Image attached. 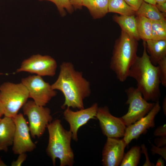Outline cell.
<instances>
[{"label": "cell", "instance_id": "29", "mask_svg": "<svg viewBox=\"0 0 166 166\" xmlns=\"http://www.w3.org/2000/svg\"><path fill=\"white\" fill-rule=\"evenodd\" d=\"M153 134L156 137L166 136V125L165 124L159 126L155 130Z\"/></svg>", "mask_w": 166, "mask_h": 166}, {"label": "cell", "instance_id": "14", "mask_svg": "<svg viewBox=\"0 0 166 166\" xmlns=\"http://www.w3.org/2000/svg\"><path fill=\"white\" fill-rule=\"evenodd\" d=\"M127 146L123 139L107 137L102 153L101 161L103 165H120Z\"/></svg>", "mask_w": 166, "mask_h": 166}, {"label": "cell", "instance_id": "20", "mask_svg": "<svg viewBox=\"0 0 166 166\" xmlns=\"http://www.w3.org/2000/svg\"><path fill=\"white\" fill-rule=\"evenodd\" d=\"M137 30L139 37L143 41L151 39V20L143 16L137 15L136 17Z\"/></svg>", "mask_w": 166, "mask_h": 166}, {"label": "cell", "instance_id": "10", "mask_svg": "<svg viewBox=\"0 0 166 166\" xmlns=\"http://www.w3.org/2000/svg\"><path fill=\"white\" fill-rule=\"evenodd\" d=\"M15 130L12 145V151L15 154L33 151L36 145L32 141L29 126L23 115L18 113L13 118Z\"/></svg>", "mask_w": 166, "mask_h": 166}, {"label": "cell", "instance_id": "23", "mask_svg": "<svg viewBox=\"0 0 166 166\" xmlns=\"http://www.w3.org/2000/svg\"><path fill=\"white\" fill-rule=\"evenodd\" d=\"M151 20L152 25L151 39L166 40V19Z\"/></svg>", "mask_w": 166, "mask_h": 166}, {"label": "cell", "instance_id": "39", "mask_svg": "<svg viewBox=\"0 0 166 166\" xmlns=\"http://www.w3.org/2000/svg\"><path fill=\"white\" fill-rule=\"evenodd\" d=\"M6 164L2 160L1 158L0 157V166H6Z\"/></svg>", "mask_w": 166, "mask_h": 166}, {"label": "cell", "instance_id": "40", "mask_svg": "<svg viewBox=\"0 0 166 166\" xmlns=\"http://www.w3.org/2000/svg\"><path fill=\"white\" fill-rule=\"evenodd\" d=\"M3 74L2 73H0V75Z\"/></svg>", "mask_w": 166, "mask_h": 166}, {"label": "cell", "instance_id": "1", "mask_svg": "<svg viewBox=\"0 0 166 166\" xmlns=\"http://www.w3.org/2000/svg\"><path fill=\"white\" fill-rule=\"evenodd\" d=\"M60 68L58 77L51 85L53 89L60 91L64 96L65 101L61 108L84 109V100L91 93L89 82L81 72L75 69L70 62H62Z\"/></svg>", "mask_w": 166, "mask_h": 166}, {"label": "cell", "instance_id": "3", "mask_svg": "<svg viewBox=\"0 0 166 166\" xmlns=\"http://www.w3.org/2000/svg\"><path fill=\"white\" fill-rule=\"evenodd\" d=\"M49 135L46 149L53 165L58 158L60 166H72L74 163V155L71 146L72 132L65 130L60 120L56 119L49 124L47 128Z\"/></svg>", "mask_w": 166, "mask_h": 166}, {"label": "cell", "instance_id": "4", "mask_svg": "<svg viewBox=\"0 0 166 166\" xmlns=\"http://www.w3.org/2000/svg\"><path fill=\"white\" fill-rule=\"evenodd\" d=\"M137 41L121 30L120 37L115 43L110 67L120 82L125 81L128 77L129 69L138 56Z\"/></svg>", "mask_w": 166, "mask_h": 166}, {"label": "cell", "instance_id": "6", "mask_svg": "<svg viewBox=\"0 0 166 166\" xmlns=\"http://www.w3.org/2000/svg\"><path fill=\"white\" fill-rule=\"evenodd\" d=\"M24 115L28 117L30 134L39 138L44 134L53 117L48 107L36 104L33 101H27L22 107Z\"/></svg>", "mask_w": 166, "mask_h": 166}, {"label": "cell", "instance_id": "41", "mask_svg": "<svg viewBox=\"0 0 166 166\" xmlns=\"http://www.w3.org/2000/svg\"><path fill=\"white\" fill-rule=\"evenodd\" d=\"M1 118H0V119Z\"/></svg>", "mask_w": 166, "mask_h": 166}, {"label": "cell", "instance_id": "16", "mask_svg": "<svg viewBox=\"0 0 166 166\" xmlns=\"http://www.w3.org/2000/svg\"><path fill=\"white\" fill-rule=\"evenodd\" d=\"M145 41L150 60L153 65H157L160 60L166 57V40L150 39Z\"/></svg>", "mask_w": 166, "mask_h": 166}, {"label": "cell", "instance_id": "15", "mask_svg": "<svg viewBox=\"0 0 166 166\" xmlns=\"http://www.w3.org/2000/svg\"><path fill=\"white\" fill-rule=\"evenodd\" d=\"M15 130L13 118L4 116L0 119V151L7 152L12 145Z\"/></svg>", "mask_w": 166, "mask_h": 166}, {"label": "cell", "instance_id": "13", "mask_svg": "<svg viewBox=\"0 0 166 166\" xmlns=\"http://www.w3.org/2000/svg\"><path fill=\"white\" fill-rule=\"evenodd\" d=\"M98 108L97 103L93 104L86 109L74 111L70 108L66 107L63 113L64 118L69 123V131L72 132L73 140H78L77 132L79 129L85 124L90 119H95Z\"/></svg>", "mask_w": 166, "mask_h": 166}, {"label": "cell", "instance_id": "22", "mask_svg": "<svg viewBox=\"0 0 166 166\" xmlns=\"http://www.w3.org/2000/svg\"><path fill=\"white\" fill-rule=\"evenodd\" d=\"M141 148L139 146L132 147L124 155L121 166H137L139 163L141 155Z\"/></svg>", "mask_w": 166, "mask_h": 166}, {"label": "cell", "instance_id": "34", "mask_svg": "<svg viewBox=\"0 0 166 166\" xmlns=\"http://www.w3.org/2000/svg\"><path fill=\"white\" fill-rule=\"evenodd\" d=\"M164 161L162 159V157H160L159 158L156 162V166H163L164 165Z\"/></svg>", "mask_w": 166, "mask_h": 166}, {"label": "cell", "instance_id": "18", "mask_svg": "<svg viewBox=\"0 0 166 166\" xmlns=\"http://www.w3.org/2000/svg\"><path fill=\"white\" fill-rule=\"evenodd\" d=\"M109 0H84L83 6L86 7L94 19L105 16L108 12Z\"/></svg>", "mask_w": 166, "mask_h": 166}, {"label": "cell", "instance_id": "38", "mask_svg": "<svg viewBox=\"0 0 166 166\" xmlns=\"http://www.w3.org/2000/svg\"><path fill=\"white\" fill-rule=\"evenodd\" d=\"M4 114L2 107L0 103V118Z\"/></svg>", "mask_w": 166, "mask_h": 166}, {"label": "cell", "instance_id": "37", "mask_svg": "<svg viewBox=\"0 0 166 166\" xmlns=\"http://www.w3.org/2000/svg\"><path fill=\"white\" fill-rule=\"evenodd\" d=\"M156 4H160L166 2V0H155Z\"/></svg>", "mask_w": 166, "mask_h": 166}, {"label": "cell", "instance_id": "9", "mask_svg": "<svg viewBox=\"0 0 166 166\" xmlns=\"http://www.w3.org/2000/svg\"><path fill=\"white\" fill-rule=\"evenodd\" d=\"M57 66L56 61L51 57L38 54L24 60L16 72H25L41 77H53L56 74Z\"/></svg>", "mask_w": 166, "mask_h": 166}, {"label": "cell", "instance_id": "33", "mask_svg": "<svg viewBox=\"0 0 166 166\" xmlns=\"http://www.w3.org/2000/svg\"><path fill=\"white\" fill-rule=\"evenodd\" d=\"M156 6L160 12L166 14V2L160 4H156Z\"/></svg>", "mask_w": 166, "mask_h": 166}, {"label": "cell", "instance_id": "25", "mask_svg": "<svg viewBox=\"0 0 166 166\" xmlns=\"http://www.w3.org/2000/svg\"><path fill=\"white\" fill-rule=\"evenodd\" d=\"M157 66L158 69L161 84L164 87L166 86V57L160 60Z\"/></svg>", "mask_w": 166, "mask_h": 166}, {"label": "cell", "instance_id": "21", "mask_svg": "<svg viewBox=\"0 0 166 166\" xmlns=\"http://www.w3.org/2000/svg\"><path fill=\"white\" fill-rule=\"evenodd\" d=\"M108 12L123 15L136 14V12L124 0H109Z\"/></svg>", "mask_w": 166, "mask_h": 166}, {"label": "cell", "instance_id": "11", "mask_svg": "<svg viewBox=\"0 0 166 166\" xmlns=\"http://www.w3.org/2000/svg\"><path fill=\"white\" fill-rule=\"evenodd\" d=\"M96 118L99 121L103 134L107 137H123L126 127L121 117L114 116L106 105L98 108Z\"/></svg>", "mask_w": 166, "mask_h": 166}, {"label": "cell", "instance_id": "28", "mask_svg": "<svg viewBox=\"0 0 166 166\" xmlns=\"http://www.w3.org/2000/svg\"><path fill=\"white\" fill-rule=\"evenodd\" d=\"M141 152L145 156V161L143 166H153L155 164L151 162L149 158L147 148L144 144H142L141 146Z\"/></svg>", "mask_w": 166, "mask_h": 166}, {"label": "cell", "instance_id": "5", "mask_svg": "<svg viewBox=\"0 0 166 166\" xmlns=\"http://www.w3.org/2000/svg\"><path fill=\"white\" fill-rule=\"evenodd\" d=\"M29 98L28 91L21 82H6L0 85V103L4 116L14 117Z\"/></svg>", "mask_w": 166, "mask_h": 166}, {"label": "cell", "instance_id": "35", "mask_svg": "<svg viewBox=\"0 0 166 166\" xmlns=\"http://www.w3.org/2000/svg\"><path fill=\"white\" fill-rule=\"evenodd\" d=\"M162 109L164 113L165 116L166 115V98H164L162 103Z\"/></svg>", "mask_w": 166, "mask_h": 166}, {"label": "cell", "instance_id": "26", "mask_svg": "<svg viewBox=\"0 0 166 166\" xmlns=\"http://www.w3.org/2000/svg\"><path fill=\"white\" fill-rule=\"evenodd\" d=\"M152 148L151 151L153 155L157 154L161 156L166 160V146L163 147H158L154 145L151 143Z\"/></svg>", "mask_w": 166, "mask_h": 166}, {"label": "cell", "instance_id": "19", "mask_svg": "<svg viewBox=\"0 0 166 166\" xmlns=\"http://www.w3.org/2000/svg\"><path fill=\"white\" fill-rule=\"evenodd\" d=\"M136 14L152 20L166 19V14L160 12L156 5L147 3L144 1L136 12Z\"/></svg>", "mask_w": 166, "mask_h": 166}, {"label": "cell", "instance_id": "27", "mask_svg": "<svg viewBox=\"0 0 166 166\" xmlns=\"http://www.w3.org/2000/svg\"><path fill=\"white\" fill-rule=\"evenodd\" d=\"M125 2L136 12L141 6L143 0H124Z\"/></svg>", "mask_w": 166, "mask_h": 166}, {"label": "cell", "instance_id": "17", "mask_svg": "<svg viewBox=\"0 0 166 166\" xmlns=\"http://www.w3.org/2000/svg\"><path fill=\"white\" fill-rule=\"evenodd\" d=\"M113 20L120 26L122 30L137 41L140 39L137 30L135 15H115Z\"/></svg>", "mask_w": 166, "mask_h": 166}, {"label": "cell", "instance_id": "7", "mask_svg": "<svg viewBox=\"0 0 166 166\" xmlns=\"http://www.w3.org/2000/svg\"><path fill=\"white\" fill-rule=\"evenodd\" d=\"M127 99L125 104L128 105L127 112L121 118L128 126L145 116L152 108L155 102H149L143 97L137 88L130 87L125 90Z\"/></svg>", "mask_w": 166, "mask_h": 166}, {"label": "cell", "instance_id": "32", "mask_svg": "<svg viewBox=\"0 0 166 166\" xmlns=\"http://www.w3.org/2000/svg\"><path fill=\"white\" fill-rule=\"evenodd\" d=\"M84 0H69L71 5L73 9L75 10L81 9L83 6L82 3Z\"/></svg>", "mask_w": 166, "mask_h": 166}, {"label": "cell", "instance_id": "30", "mask_svg": "<svg viewBox=\"0 0 166 166\" xmlns=\"http://www.w3.org/2000/svg\"><path fill=\"white\" fill-rule=\"evenodd\" d=\"M18 155L16 160L14 161L11 163V166H21L27 158V155L26 153H22L18 154Z\"/></svg>", "mask_w": 166, "mask_h": 166}, {"label": "cell", "instance_id": "31", "mask_svg": "<svg viewBox=\"0 0 166 166\" xmlns=\"http://www.w3.org/2000/svg\"><path fill=\"white\" fill-rule=\"evenodd\" d=\"M154 142L157 147L166 146V136L157 137L155 139Z\"/></svg>", "mask_w": 166, "mask_h": 166}, {"label": "cell", "instance_id": "2", "mask_svg": "<svg viewBox=\"0 0 166 166\" xmlns=\"http://www.w3.org/2000/svg\"><path fill=\"white\" fill-rule=\"evenodd\" d=\"M143 45L142 55L137 56L129 69L128 77L136 80L137 88L146 101L156 102L159 101L161 97L158 69L151 62L144 41Z\"/></svg>", "mask_w": 166, "mask_h": 166}, {"label": "cell", "instance_id": "12", "mask_svg": "<svg viewBox=\"0 0 166 166\" xmlns=\"http://www.w3.org/2000/svg\"><path fill=\"white\" fill-rule=\"evenodd\" d=\"M161 109L159 101L155 102L150 111L144 117L126 126L123 139L127 145L134 139H137L147 130L155 127V118Z\"/></svg>", "mask_w": 166, "mask_h": 166}, {"label": "cell", "instance_id": "36", "mask_svg": "<svg viewBox=\"0 0 166 166\" xmlns=\"http://www.w3.org/2000/svg\"><path fill=\"white\" fill-rule=\"evenodd\" d=\"M145 2L152 4L154 5H156V3L155 1V0H143Z\"/></svg>", "mask_w": 166, "mask_h": 166}, {"label": "cell", "instance_id": "24", "mask_svg": "<svg viewBox=\"0 0 166 166\" xmlns=\"http://www.w3.org/2000/svg\"><path fill=\"white\" fill-rule=\"evenodd\" d=\"M42 1H48L53 3L56 6L57 9L62 16L66 15V11L69 13L73 11V8L69 0H38Z\"/></svg>", "mask_w": 166, "mask_h": 166}, {"label": "cell", "instance_id": "8", "mask_svg": "<svg viewBox=\"0 0 166 166\" xmlns=\"http://www.w3.org/2000/svg\"><path fill=\"white\" fill-rule=\"evenodd\" d=\"M21 82L27 89L29 98L38 105L45 106L57 94L51 85L39 75H30L22 78Z\"/></svg>", "mask_w": 166, "mask_h": 166}]
</instances>
